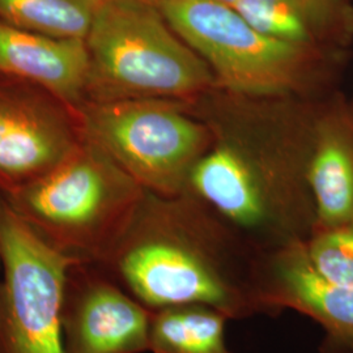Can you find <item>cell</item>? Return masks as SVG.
I'll use <instances>...</instances> for the list:
<instances>
[{
  "instance_id": "obj_1",
  "label": "cell",
  "mask_w": 353,
  "mask_h": 353,
  "mask_svg": "<svg viewBox=\"0 0 353 353\" xmlns=\"http://www.w3.org/2000/svg\"><path fill=\"white\" fill-rule=\"evenodd\" d=\"M176 198L145 191L122 239L100 263L150 310L204 305L229 319L271 316L263 301L265 256L228 250L214 234L188 224Z\"/></svg>"
},
{
  "instance_id": "obj_2",
  "label": "cell",
  "mask_w": 353,
  "mask_h": 353,
  "mask_svg": "<svg viewBox=\"0 0 353 353\" xmlns=\"http://www.w3.org/2000/svg\"><path fill=\"white\" fill-rule=\"evenodd\" d=\"M145 191L87 139L48 174L3 195L29 227L76 262L100 265L113 252Z\"/></svg>"
},
{
  "instance_id": "obj_3",
  "label": "cell",
  "mask_w": 353,
  "mask_h": 353,
  "mask_svg": "<svg viewBox=\"0 0 353 353\" xmlns=\"http://www.w3.org/2000/svg\"><path fill=\"white\" fill-rule=\"evenodd\" d=\"M87 102L186 99L208 88L210 67L147 0H103L85 38Z\"/></svg>"
},
{
  "instance_id": "obj_4",
  "label": "cell",
  "mask_w": 353,
  "mask_h": 353,
  "mask_svg": "<svg viewBox=\"0 0 353 353\" xmlns=\"http://www.w3.org/2000/svg\"><path fill=\"white\" fill-rule=\"evenodd\" d=\"M79 110L84 139L106 153L141 189L163 198L183 194L205 144V131L174 102H87Z\"/></svg>"
},
{
  "instance_id": "obj_5",
  "label": "cell",
  "mask_w": 353,
  "mask_h": 353,
  "mask_svg": "<svg viewBox=\"0 0 353 353\" xmlns=\"http://www.w3.org/2000/svg\"><path fill=\"white\" fill-rule=\"evenodd\" d=\"M75 262L0 194V353H64V287Z\"/></svg>"
},
{
  "instance_id": "obj_6",
  "label": "cell",
  "mask_w": 353,
  "mask_h": 353,
  "mask_svg": "<svg viewBox=\"0 0 353 353\" xmlns=\"http://www.w3.org/2000/svg\"><path fill=\"white\" fill-rule=\"evenodd\" d=\"M166 23L223 85L249 94H276L303 74L306 51L261 33L233 6L214 0H159Z\"/></svg>"
},
{
  "instance_id": "obj_7",
  "label": "cell",
  "mask_w": 353,
  "mask_h": 353,
  "mask_svg": "<svg viewBox=\"0 0 353 353\" xmlns=\"http://www.w3.org/2000/svg\"><path fill=\"white\" fill-rule=\"evenodd\" d=\"M84 140L80 110L48 89L0 75V194L48 174Z\"/></svg>"
},
{
  "instance_id": "obj_8",
  "label": "cell",
  "mask_w": 353,
  "mask_h": 353,
  "mask_svg": "<svg viewBox=\"0 0 353 353\" xmlns=\"http://www.w3.org/2000/svg\"><path fill=\"white\" fill-rule=\"evenodd\" d=\"M151 310L102 267L72 263L65 278L64 353L148 352Z\"/></svg>"
},
{
  "instance_id": "obj_9",
  "label": "cell",
  "mask_w": 353,
  "mask_h": 353,
  "mask_svg": "<svg viewBox=\"0 0 353 353\" xmlns=\"http://www.w3.org/2000/svg\"><path fill=\"white\" fill-rule=\"evenodd\" d=\"M306 241L270 252L263 270V301L271 316L294 310L325 331V353H353V287L322 278L306 254Z\"/></svg>"
},
{
  "instance_id": "obj_10",
  "label": "cell",
  "mask_w": 353,
  "mask_h": 353,
  "mask_svg": "<svg viewBox=\"0 0 353 353\" xmlns=\"http://www.w3.org/2000/svg\"><path fill=\"white\" fill-rule=\"evenodd\" d=\"M88 70L85 39L51 37L0 21V75L33 83L80 109Z\"/></svg>"
},
{
  "instance_id": "obj_11",
  "label": "cell",
  "mask_w": 353,
  "mask_h": 353,
  "mask_svg": "<svg viewBox=\"0 0 353 353\" xmlns=\"http://www.w3.org/2000/svg\"><path fill=\"white\" fill-rule=\"evenodd\" d=\"M188 179L198 198L237 229L261 232L278 219L275 202L236 152L220 148L204 156Z\"/></svg>"
},
{
  "instance_id": "obj_12",
  "label": "cell",
  "mask_w": 353,
  "mask_h": 353,
  "mask_svg": "<svg viewBox=\"0 0 353 353\" xmlns=\"http://www.w3.org/2000/svg\"><path fill=\"white\" fill-rule=\"evenodd\" d=\"M313 230L353 223V150L341 135L325 137L309 168Z\"/></svg>"
},
{
  "instance_id": "obj_13",
  "label": "cell",
  "mask_w": 353,
  "mask_h": 353,
  "mask_svg": "<svg viewBox=\"0 0 353 353\" xmlns=\"http://www.w3.org/2000/svg\"><path fill=\"white\" fill-rule=\"evenodd\" d=\"M225 314L204 305L151 310L148 352L232 353L225 339Z\"/></svg>"
},
{
  "instance_id": "obj_14",
  "label": "cell",
  "mask_w": 353,
  "mask_h": 353,
  "mask_svg": "<svg viewBox=\"0 0 353 353\" xmlns=\"http://www.w3.org/2000/svg\"><path fill=\"white\" fill-rule=\"evenodd\" d=\"M103 0H0V21L51 37L85 39Z\"/></svg>"
},
{
  "instance_id": "obj_15",
  "label": "cell",
  "mask_w": 353,
  "mask_h": 353,
  "mask_svg": "<svg viewBox=\"0 0 353 353\" xmlns=\"http://www.w3.org/2000/svg\"><path fill=\"white\" fill-rule=\"evenodd\" d=\"M305 246L309 262L322 278L353 287V223L313 230Z\"/></svg>"
},
{
  "instance_id": "obj_16",
  "label": "cell",
  "mask_w": 353,
  "mask_h": 353,
  "mask_svg": "<svg viewBox=\"0 0 353 353\" xmlns=\"http://www.w3.org/2000/svg\"><path fill=\"white\" fill-rule=\"evenodd\" d=\"M233 7L268 37L306 46L316 36L299 16L271 1L240 0Z\"/></svg>"
},
{
  "instance_id": "obj_17",
  "label": "cell",
  "mask_w": 353,
  "mask_h": 353,
  "mask_svg": "<svg viewBox=\"0 0 353 353\" xmlns=\"http://www.w3.org/2000/svg\"><path fill=\"white\" fill-rule=\"evenodd\" d=\"M299 16L316 34L332 26L341 12V0H265Z\"/></svg>"
},
{
  "instance_id": "obj_18",
  "label": "cell",
  "mask_w": 353,
  "mask_h": 353,
  "mask_svg": "<svg viewBox=\"0 0 353 353\" xmlns=\"http://www.w3.org/2000/svg\"><path fill=\"white\" fill-rule=\"evenodd\" d=\"M214 1H221V3H225V4H229V6H234L240 0H214Z\"/></svg>"
},
{
  "instance_id": "obj_19",
  "label": "cell",
  "mask_w": 353,
  "mask_h": 353,
  "mask_svg": "<svg viewBox=\"0 0 353 353\" xmlns=\"http://www.w3.org/2000/svg\"><path fill=\"white\" fill-rule=\"evenodd\" d=\"M147 1H151V3H154V4H156L159 0H147Z\"/></svg>"
}]
</instances>
